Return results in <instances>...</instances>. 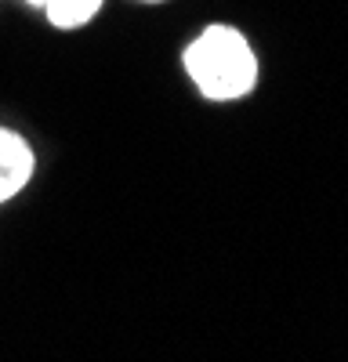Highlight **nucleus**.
I'll return each mask as SVG.
<instances>
[{
  "mask_svg": "<svg viewBox=\"0 0 348 362\" xmlns=\"http://www.w3.org/2000/svg\"><path fill=\"white\" fill-rule=\"evenodd\" d=\"M29 4H47V0H29Z\"/></svg>",
  "mask_w": 348,
  "mask_h": 362,
  "instance_id": "20e7f679",
  "label": "nucleus"
},
{
  "mask_svg": "<svg viewBox=\"0 0 348 362\" xmlns=\"http://www.w3.org/2000/svg\"><path fill=\"white\" fill-rule=\"evenodd\" d=\"M33 174V153L29 145L0 127V199H11Z\"/></svg>",
  "mask_w": 348,
  "mask_h": 362,
  "instance_id": "f03ea898",
  "label": "nucleus"
},
{
  "mask_svg": "<svg viewBox=\"0 0 348 362\" xmlns=\"http://www.w3.org/2000/svg\"><path fill=\"white\" fill-rule=\"evenodd\" d=\"M185 69L196 87L214 102L243 98L257 80V58L243 33L232 25H207L185 47Z\"/></svg>",
  "mask_w": 348,
  "mask_h": 362,
  "instance_id": "f257e3e1",
  "label": "nucleus"
},
{
  "mask_svg": "<svg viewBox=\"0 0 348 362\" xmlns=\"http://www.w3.org/2000/svg\"><path fill=\"white\" fill-rule=\"evenodd\" d=\"M47 18L62 29H73V25H83L91 22V15L102 8V0H47Z\"/></svg>",
  "mask_w": 348,
  "mask_h": 362,
  "instance_id": "7ed1b4c3",
  "label": "nucleus"
}]
</instances>
